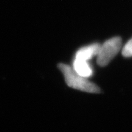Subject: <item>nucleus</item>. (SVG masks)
Segmentation results:
<instances>
[{
	"mask_svg": "<svg viewBox=\"0 0 132 132\" xmlns=\"http://www.w3.org/2000/svg\"><path fill=\"white\" fill-rule=\"evenodd\" d=\"M59 69L65 77L67 85L72 88L90 93H98L100 88L94 83H92L86 78L78 75L74 69L64 64H59Z\"/></svg>",
	"mask_w": 132,
	"mask_h": 132,
	"instance_id": "1",
	"label": "nucleus"
},
{
	"mask_svg": "<svg viewBox=\"0 0 132 132\" xmlns=\"http://www.w3.org/2000/svg\"><path fill=\"white\" fill-rule=\"evenodd\" d=\"M122 47L121 39L115 37L107 40L100 46V50L97 54V64L100 66H105L110 63Z\"/></svg>",
	"mask_w": 132,
	"mask_h": 132,
	"instance_id": "2",
	"label": "nucleus"
},
{
	"mask_svg": "<svg viewBox=\"0 0 132 132\" xmlns=\"http://www.w3.org/2000/svg\"><path fill=\"white\" fill-rule=\"evenodd\" d=\"M100 48V45L98 44H95L87 47H84L77 52L75 58L82 59L87 61L95 55H97Z\"/></svg>",
	"mask_w": 132,
	"mask_h": 132,
	"instance_id": "3",
	"label": "nucleus"
},
{
	"mask_svg": "<svg viewBox=\"0 0 132 132\" xmlns=\"http://www.w3.org/2000/svg\"><path fill=\"white\" fill-rule=\"evenodd\" d=\"M74 70L78 75L85 78H88L92 75V69L86 61L75 58L74 61Z\"/></svg>",
	"mask_w": 132,
	"mask_h": 132,
	"instance_id": "4",
	"label": "nucleus"
},
{
	"mask_svg": "<svg viewBox=\"0 0 132 132\" xmlns=\"http://www.w3.org/2000/svg\"><path fill=\"white\" fill-rule=\"evenodd\" d=\"M122 54L123 56L126 57L132 56V39L128 41L123 47Z\"/></svg>",
	"mask_w": 132,
	"mask_h": 132,
	"instance_id": "5",
	"label": "nucleus"
}]
</instances>
